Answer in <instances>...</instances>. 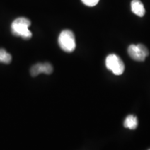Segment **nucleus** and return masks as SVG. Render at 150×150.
I'll list each match as a JSON object with an SVG mask.
<instances>
[{"instance_id":"nucleus-1","label":"nucleus","mask_w":150,"mask_h":150,"mask_svg":"<svg viewBox=\"0 0 150 150\" xmlns=\"http://www.w3.org/2000/svg\"><path fill=\"white\" fill-rule=\"evenodd\" d=\"M30 25L31 22L27 18H18L11 24V31L13 34L16 36L22 37V38L28 40L32 36V33L29 30Z\"/></svg>"},{"instance_id":"nucleus-2","label":"nucleus","mask_w":150,"mask_h":150,"mask_svg":"<svg viewBox=\"0 0 150 150\" xmlns=\"http://www.w3.org/2000/svg\"><path fill=\"white\" fill-rule=\"evenodd\" d=\"M59 44L63 51L72 52L76 48V41L74 33L70 30H63L59 37Z\"/></svg>"},{"instance_id":"nucleus-3","label":"nucleus","mask_w":150,"mask_h":150,"mask_svg":"<svg viewBox=\"0 0 150 150\" xmlns=\"http://www.w3.org/2000/svg\"><path fill=\"white\" fill-rule=\"evenodd\" d=\"M105 64L108 70L115 75H121L125 71V64L117 55L114 54H109L106 59Z\"/></svg>"},{"instance_id":"nucleus-4","label":"nucleus","mask_w":150,"mask_h":150,"mask_svg":"<svg viewBox=\"0 0 150 150\" xmlns=\"http://www.w3.org/2000/svg\"><path fill=\"white\" fill-rule=\"evenodd\" d=\"M128 54L136 61H144L149 55V50L142 44L131 45L128 48Z\"/></svg>"},{"instance_id":"nucleus-5","label":"nucleus","mask_w":150,"mask_h":150,"mask_svg":"<svg viewBox=\"0 0 150 150\" xmlns=\"http://www.w3.org/2000/svg\"><path fill=\"white\" fill-rule=\"evenodd\" d=\"M53 72V67L49 63H37L31 68V74L32 76H36L40 73L50 74Z\"/></svg>"},{"instance_id":"nucleus-6","label":"nucleus","mask_w":150,"mask_h":150,"mask_svg":"<svg viewBox=\"0 0 150 150\" xmlns=\"http://www.w3.org/2000/svg\"><path fill=\"white\" fill-rule=\"evenodd\" d=\"M131 11L139 17H142L145 13V9L144 7L143 4L141 2L140 0H132L131 4Z\"/></svg>"},{"instance_id":"nucleus-7","label":"nucleus","mask_w":150,"mask_h":150,"mask_svg":"<svg viewBox=\"0 0 150 150\" xmlns=\"http://www.w3.org/2000/svg\"><path fill=\"white\" fill-rule=\"evenodd\" d=\"M138 119L135 115H128L124 122V126L125 128L129 129H135L138 127Z\"/></svg>"},{"instance_id":"nucleus-8","label":"nucleus","mask_w":150,"mask_h":150,"mask_svg":"<svg viewBox=\"0 0 150 150\" xmlns=\"http://www.w3.org/2000/svg\"><path fill=\"white\" fill-rule=\"evenodd\" d=\"M12 60V56L4 49H0V63H10Z\"/></svg>"},{"instance_id":"nucleus-9","label":"nucleus","mask_w":150,"mask_h":150,"mask_svg":"<svg viewBox=\"0 0 150 150\" xmlns=\"http://www.w3.org/2000/svg\"><path fill=\"white\" fill-rule=\"evenodd\" d=\"M99 0H81L84 4L88 6H95L98 4Z\"/></svg>"},{"instance_id":"nucleus-10","label":"nucleus","mask_w":150,"mask_h":150,"mask_svg":"<svg viewBox=\"0 0 150 150\" xmlns=\"http://www.w3.org/2000/svg\"><path fill=\"white\" fill-rule=\"evenodd\" d=\"M149 150H150V149H149Z\"/></svg>"}]
</instances>
